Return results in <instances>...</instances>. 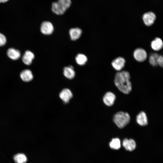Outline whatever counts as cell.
<instances>
[{"mask_svg":"<svg viewBox=\"0 0 163 163\" xmlns=\"http://www.w3.org/2000/svg\"><path fill=\"white\" fill-rule=\"evenodd\" d=\"M130 79L129 73L127 71H122L116 73L114 82L115 85L120 91L127 94L131 91L132 89Z\"/></svg>","mask_w":163,"mask_h":163,"instance_id":"cell-1","label":"cell"},{"mask_svg":"<svg viewBox=\"0 0 163 163\" xmlns=\"http://www.w3.org/2000/svg\"><path fill=\"white\" fill-rule=\"evenodd\" d=\"M130 117L127 112L120 111L117 113L113 117V120L117 126L123 128L129 122Z\"/></svg>","mask_w":163,"mask_h":163,"instance_id":"cell-2","label":"cell"},{"mask_svg":"<svg viewBox=\"0 0 163 163\" xmlns=\"http://www.w3.org/2000/svg\"><path fill=\"white\" fill-rule=\"evenodd\" d=\"M71 3L70 0H58L52 3V10L57 15L63 14L70 7Z\"/></svg>","mask_w":163,"mask_h":163,"instance_id":"cell-3","label":"cell"},{"mask_svg":"<svg viewBox=\"0 0 163 163\" xmlns=\"http://www.w3.org/2000/svg\"><path fill=\"white\" fill-rule=\"evenodd\" d=\"M54 30L53 24L50 22L44 21L41 24L40 30L43 34L50 35L52 34Z\"/></svg>","mask_w":163,"mask_h":163,"instance_id":"cell-4","label":"cell"},{"mask_svg":"<svg viewBox=\"0 0 163 163\" xmlns=\"http://www.w3.org/2000/svg\"><path fill=\"white\" fill-rule=\"evenodd\" d=\"M133 55L134 59L139 62H143L147 59V55L146 51L142 48H137L134 51Z\"/></svg>","mask_w":163,"mask_h":163,"instance_id":"cell-5","label":"cell"},{"mask_svg":"<svg viewBox=\"0 0 163 163\" xmlns=\"http://www.w3.org/2000/svg\"><path fill=\"white\" fill-rule=\"evenodd\" d=\"M59 97L65 104L69 103L73 97L71 91L68 88L63 89L59 94Z\"/></svg>","mask_w":163,"mask_h":163,"instance_id":"cell-6","label":"cell"},{"mask_svg":"<svg viewBox=\"0 0 163 163\" xmlns=\"http://www.w3.org/2000/svg\"><path fill=\"white\" fill-rule=\"evenodd\" d=\"M156 18L155 14L150 11L145 13L142 16V19L145 24L148 26L152 25Z\"/></svg>","mask_w":163,"mask_h":163,"instance_id":"cell-7","label":"cell"},{"mask_svg":"<svg viewBox=\"0 0 163 163\" xmlns=\"http://www.w3.org/2000/svg\"><path fill=\"white\" fill-rule=\"evenodd\" d=\"M125 62V60L123 58L118 57L112 61L111 65L114 69L120 71L124 67Z\"/></svg>","mask_w":163,"mask_h":163,"instance_id":"cell-8","label":"cell"},{"mask_svg":"<svg viewBox=\"0 0 163 163\" xmlns=\"http://www.w3.org/2000/svg\"><path fill=\"white\" fill-rule=\"evenodd\" d=\"M116 99V97L114 94L111 92L108 91L105 94L103 100L106 105L111 106L114 104Z\"/></svg>","mask_w":163,"mask_h":163,"instance_id":"cell-9","label":"cell"},{"mask_svg":"<svg viewBox=\"0 0 163 163\" xmlns=\"http://www.w3.org/2000/svg\"><path fill=\"white\" fill-rule=\"evenodd\" d=\"M122 145L126 150L129 151L134 150L136 146L135 141L132 139H124L123 141Z\"/></svg>","mask_w":163,"mask_h":163,"instance_id":"cell-10","label":"cell"},{"mask_svg":"<svg viewBox=\"0 0 163 163\" xmlns=\"http://www.w3.org/2000/svg\"><path fill=\"white\" fill-rule=\"evenodd\" d=\"M34 57V55L33 53L30 50H27L25 52L22 56V60L24 64L30 65L31 64Z\"/></svg>","mask_w":163,"mask_h":163,"instance_id":"cell-11","label":"cell"},{"mask_svg":"<svg viewBox=\"0 0 163 163\" xmlns=\"http://www.w3.org/2000/svg\"><path fill=\"white\" fill-rule=\"evenodd\" d=\"M20 77L22 80L25 82L31 81L34 78L32 72L29 69H26L21 71Z\"/></svg>","mask_w":163,"mask_h":163,"instance_id":"cell-12","label":"cell"},{"mask_svg":"<svg viewBox=\"0 0 163 163\" xmlns=\"http://www.w3.org/2000/svg\"><path fill=\"white\" fill-rule=\"evenodd\" d=\"M69 33L71 40L75 41L80 37L82 33V31L78 27L73 28L69 30Z\"/></svg>","mask_w":163,"mask_h":163,"instance_id":"cell-13","label":"cell"},{"mask_svg":"<svg viewBox=\"0 0 163 163\" xmlns=\"http://www.w3.org/2000/svg\"><path fill=\"white\" fill-rule=\"evenodd\" d=\"M136 121L140 125L144 126L148 124V119L145 113L143 111L140 112L136 116Z\"/></svg>","mask_w":163,"mask_h":163,"instance_id":"cell-14","label":"cell"},{"mask_svg":"<svg viewBox=\"0 0 163 163\" xmlns=\"http://www.w3.org/2000/svg\"><path fill=\"white\" fill-rule=\"evenodd\" d=\"M63 74L66 78L69 79H73L75 76V72L73 66L70 65L65 67L63 69Z\"/></svg>","mask_w":163,"mask_h":163,"instance_id":"cell-15","label":"cell"},{"mask_svg":"<svg viewBox=\"0 0 163 163\" xmlns=\"http://www.w3.org/2000/svg\"><path fill=\"white\" fill-rule=\"evenodd\" d=\"M7 54L10 59L13 60L18 59L21 56V53L19 50L12 48L8 49Z\"/></svg>","mask_w":163,"mask_h":163,"instance_id":"cell-16","label":"cell"},{"mask_svg":"<svg viewBox=\"0 0 163 163\" xmlns=\"http://www.w3.org/2000/svg\"><path fill=\"white\" fill-rule=\"evenodd\" d=\"M151 46L153 50H159L163 47V42L160 38L156 37L151 42Z\"/></svg>","mask_w":163,"mask_h":163,"instance_id":"cell-17","label":"cell"},{"mask_svg":"<svg viewBox=\"0 0 163 163\" xmlns=\"http://www.w3.org/2000/svg\"><path fill=\"white\" fill-rule=\"evenodd\" d=\"M13 159L16 163H25L27 161L26 155L23 153H18L14 156Z\"/></svg>","mask_w":163,"mask_h":163,"instance_id":"cell-18","label":"cell"},{"mask_svg":"<svg viewBox=\"0 0 163 163\" xmlns=\"http://www.w3.org/2000/svg\"><path fill=\"white\" fill-rule=\"evenodd\" d=\"M75 60L77 63L80 66L85 65L87 62V56L84 54L79 53L75 57Z\"/></svg>","mask_w":163,"mask_h":163,"instance_id":"cell-19","label":"cell"},{"mask_svg":"<svg viewBox=\"0 0 163 163\" xmlns=\"http://www.w3.org/2000/svg\"><path fill=\"white\" fill-rule=\"evenodd\" d=\"M110 148L113 149L117 150L121 147L120 139L117 138H113L109 143Z\"/></svg>","mask_w":163,"mask_h":163,"instance_id":"cell-20","label":"cell"},{"mask_svg":"<svg viewBox=\"0 0 163 163\" xmlns=\"http://www.w3.org/2000/svg\"><path fill=\"white\" fill-rule=\"evenodd\" d=\"M158 55L156 53H152L149 58V63L153 66H157L156 62V59Z\"/></svg>","mask_w":163,"mask_h":163,"instance_id":"cell-21","label":"cell"},{"mask_svg":"<svg viewBox=\"0 0 163 163\" xmlns=\"http://www.w3.org/2000/svg\"><path fill=\"white\" fill-rule=\"evenodd\" d=\"M156 62L157 65L163 68V56L161 55H158L156 59Z\"/></svg>","mask_w":163,"mask_h":163,"instance_id":"cell-22","label":"cell"},{"mask_svg":"<svg viewBox=\"0 0 163 163\" xmlns=\"http://www.w3.org/2000/svg\"><path fill=\"white\" fill-rule=\"evenodd\" d=\"M6 43V39L5 36L0 33V46H2L5 45Z\"/></svg>","mask_w":163,"mask_h":163,"instance_id":"cell-23","label":"cell"},{"mask_svg":"<svg viewBox=\"0 0 163 163\" xmlns=\"http://www.w3.org/2000/svg\"><path fill=\"white\" fill-rule=\"evenodd\" d=\"M9 0H0V3H5L8 2Z\"/></svg>","mask_w":163,"mask_h":163,"instance_id":"cell-24","label":"cell"}]
</instances>
